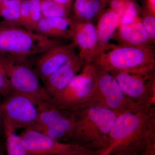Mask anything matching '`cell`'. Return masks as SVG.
<instances>
[{
    "label": "cell",
    "mask_w": 155,
    "mask_h": 155,
    "mask_svg": "<svg viewBox=\"0 0 155 155\" xmlns=\"http://www.w3.org/2000/svg\"><path fill=\"white\" fill-rule=\"evenodd\" d=\"M40 5L42 17H71V8L54 0H40Z\"/></svg>",
    "instance_id": "cell-22"
},
{
    "label": "cell",
    "mask_w": 155,
    "mask_h": 155,
    "mask_svg": "<svg viewBox=\"0 0 155 155\" xmlns=\"http://www.w3.org/2000/svg\"><path fill=\"white\" fill-rule=\"evenodd\" d=\"M120 20L119 14L110 8L103 11L99 17L96 25L98 38L99 55L114 46V45L111 43L110 41L119 27Z\"/></svg>",
    "instance_id": "cell-17"
},
{
    "label": "cell",
    "mask_w": 155,
    "mask_h": 155,
    "mask_svg": "<svg viewBox=\"0 0 155 155\" xmlns=\"http://www.w3.org/2000/svg\"><path fill=\"white\" fill-rule=\"evenodd\" d=\"M100 1L101 2L102 4L104 6V7H105L106 4L107 3L109 0H100Z\"/></svg>",
    "instance_id": "cell-33"
},
{
    "label": "cell",
    "mask_w": 155,
    "mask_h": 155,
    "mask_svg": "<svg viewBox=\"0 0 155 155\" xmlns=\"http://www.w3.org/2000/svg\"><path fill=\"white\" fill-rule=\"evenodd\" d=\"M27 155H92L97 151L74 142H64L28 129L19 134Z\"/></svg>",
    "instance_id": "cell-8"
},
{
    "label": "cell",
    "mask_w": 155,
    "mask_h": 155,
    "mask_svg": "<svg viewBox=\"0 0 155 155\" xmlns=\"http://www.w3.org/2000/svg\"><path fill=\"white\" fill-rule=\"evenodd\" d=\"M37 118L31 129L64 142H70L75 124V113L54 104L51 99L36 106Z\"/></svg>",
    "instance_id": "cell-6"
},
{
    "label": "cell",
    "mask_w": 155,
    "mask_h": 155,
    "mask_svg": "<svg viewBox=\"0 0 155 155\" xmlns=\"http://www.w3.org/2000/svg\"><path fill=\"white\" fill-rule=\"evenodd\" d=\"M112 150V148L109 147L97 151L94 153L92 155H109Z\"/></svg>",
    "instance_id": "cell-29"
},
{
    "label": "cell",
    "mask_w": 155,
    "mask_h": 155,
    "mask_svg": "<svg viewBox=\"0 0 155 155\" xmlns=\"http://www.w3.org/2000/svg\"></svg>",
    "instance_id": "cell-36"
},
{
    "label": "cell",
    "mask_w": 155,
    "mask_h": 155,
    "mask_svg": "<svg viewBox=\"0 0 155 155\" xmlns=\"http://www.w3.org/2000/svg\"><path fill=\"white\" fill-rule=\"evenodd\" d=\"M76 49L73 42L64 43L53 47L39 55L34 68L39 78L44 81L76 54Z\"/></svg>",
    "instance_id": "cell-13"
},
{
    "label": "cell",
    "mask_w": 155,
    "mask_h": 155,
    "mask_svg": "<svg viewBox=\"0 0 155 155\" xmlns=\"http://www.w3.org/2000/svg\"><path fill=\"white\" fill-rule=\"evenodd\" d=\"M125 94L143 107L155 104V72L134 73L110 72Z\"/></svg>",
    "instance_id": "cell-11"
},
{
    "label": "cell",
    "mask_w": 155,
    "mask_h": 155,
    "mask_svg": "<svg viewBox=\"0 0 155 155\" xmlns=\"http://www.w3.org/2000/svg\"><path fill=\"white\" fill-rule=\"evenodd\" d=\"M64 41L47 37L22 26L0 22V53L14 58L28 60Z\"/></svg>",
    "instance_id": "cell-4"
},
{
    "label": "cell",
    "mask_w": 155,
    "mask_h": 155,
    "mask_svg": "<svg viewBox=\"0 0 155 155\" xmlns=\"http://www.w3.org/2000/svg\"><path fill=\"white\" fill-rule=\"evenodd\" d=\"M131 1L134 0H109L107 3H109L110 8L116 11L120 17L125 5Z\"/></svg>",
    "instance_id": "cell-27"
},
{
    "label": "cell",
    "mask_w": 155,
    "mask_h": 155,
    "mask_svg": "<svg viewBox=\"0 0 155 155\" xmlns=\"http://www.w3.org/2000/svg\"><path fill=\"white\" fill-rule=\"evenodd\" d=\"M1 97L0 96V126H1V122L2 121V113H1V105H2V102L1 101Z\"/></svg>",
    "instance_id": "cell-32"
},
{
    "label": "cell",
    "mask_w": 155,
    "mask_h": 155,
    "mask_svg": "<svg viewBox=\"0 0 155 155\" xmlns=\"http://www.w3.org/2000/svg\"><path fill=\"white\" fill-rule=\"evenodd\" d=\"M1 105L2 122L12 129H31L36 122V106L28 97L11 91Z\"/></svg>",
    "instance_id": "cell-10"
},
{
    "label": "cell",
    "mask_w": 155,
    "mask_h": 155,
    "mask_svg": "<svg viewBox=\"0 0 155 155\" xmlns=\"http://www.w3.org/2000/svg\"><path fill=\"white\" fill-rule=\"evenodd\" d=\"M118 45L153 48L155 41L147 33L140 17L130 25H120L114 37Z\"/></svg>",
    "instance_id": "cell-15"
},
{
    "label": "cell",
    "mask_w": 155,
    "mask_h": 155,
    "mask_svg": "<svg viewBox=\"0 0 155 155\" xmlns=\"http://www.w3.org/2000/svg\"><path fill=\"white\" fill-rule=\"evenodd\" d=\"M42 18L40 0H22L20 10L22 27L35 31L38 23Z\"/></svg>",
    "instance_id": "cell-19"
},
{
    "label": "cell",
    "mask_w": 155,
    "mask_h": 155,
    "mask_svg": "<svg viewBox=\"0 0 155 155\" xmlns=\"http://www.w3.org/2000/svg\"><path fill=\"white\" fill-rule=\"evenodd\" d=\"M142 23L147 33L155 41V15L149 12L146 9L140 17Z\"/></svg>",
    "instance_id": "cell-25"
},
{
    "label": "cell",
    "mask_w": 155,
    "mask_h": 155,
    "mask_svg": "<svg viewBox=\"0 0 155 155\" xmlns=\"http://www.w3.org/2000/svg\"><path fill=\"white\" fill-rule=\"evenodd\" d=\"M73 17H42L35 32L49 38L72 40Z\"/></svg>",
    "instance_id": "cell-16"
},
{
    "label": "cell",
    "mask_w": 155,
    "mask_h": 155,
    "mask_svg": "<svg viewBox=\"0 0 155 155\" xmlns=\"http://www.w3.org/2000/svg\"><path fill=\"white\" fill-rule=\"evenodd\" d=\"M5 1V0H0V10H1V8H2V5Z\"/></svg>",
    "instance_id": "cell-34"
},
{
    "label": "cell",
    "mask_w": 155,
    "mask_h": 155,
    "mask_svg": "<svg viewBox=\"0 0 155 155\" xmlns=\"http://www.w3.org/2000/svg\"><path fill=\"white\" fill-rule=\"evenodd\" d=\"M148 148L133 147L112 150L109 155H147Z\"/></svg>",
    "instance_id": "cell-26"
},
{
    "label": "cell",
    "mask_w": 155,
    "mask_h": 155,
    "mask_svg": "<svg viewBox=\"0 0 155 155\" xmlns=\"http://www.w3.org/2000/svg\"><path fill=\"white\" fill-rule=\"evenodd\" d=\"M85 64L76 54L64 66L47 78L43 81V86L51 98L65 88Z\"/></svg>",
    "instance_id": "cell-14"
},
{
    "label": "cell",
    "mask_w": 155,
    "mask_h": 155,
    "mask_svg": "<svg viewBox=\"0 0 155 155\" xmlns=\"http://www.w3.org/2000/svg\"><path fill=\"white\" fill-rule=\"evenodd\" d=\"M73 110L75 124L70 142L94 151L110 147L109 134L119 114L91 104Z\"/></svg>",
    "instance_id": "cell-2"
},
{
    "label": "cell",
    "mask_w": 155,
    "mask_h": 155,
    "mask_svg": "<svg viewBox=\"0 0 155 155\" xmlns=\"http://www.w3.org/2000/svg\"><path fill=\"white\" fill-rule=\"evenodd\" d=\"M6 70L11 91L28 97L36 106L51 99L27 60L8 56Z\"/></svg>",
    "instance_id": "cell-7"
},
{
    "label": "cell",
    "mask_w": 155,
    "mask_h": 155,
    "mask_svg": "<svg viewBox=\"0 0 155 155\" xmlns=\"http://www.w3.org/2000/svg\"><path fill=\"white\" fill-rule=\"evenodd\" d=\"M22 0H5L0 10L2 22L8 25L21 26L20 10Z\"/></svg>",
    "instance_id": "cell-20"
},
{
    "label": "cell",
    "mask_w": 155,
    "mask_h": 155,
    "mask_svg": "<svg viewBox=\"0 0 155 155\" xmlns=\"http://www.w3.org/2000/svg\"><path fill=\"white\" fill-rule=\"evenodd\" d=\"M112 150L155 144V104L120 114L109 136Z\"/></svg>",
    "instance_id": "cell-1"
},
{
    "label": "cell",
    "mask_w": 155,
    "mask_h": 155,
    "mask_svg": "<svg viewBox=\"0 0 155 155\" xmlns=\"http://www.w3.org/2000/svg\"><path fill=\"white\" fill-rule=\"evenodd\" d=\"M72 6L74 19L92 22L98 19L105 7L100 0H74Z\"/></svg>",
    "instance_id": "cell-18"
},
{
    "label": "cell",
    "mask_w": 155,
    "mask_h": 155,
    "mask_svg": "<svg viewBox=\"0 0 155 155\" xmlns=\"http://www.w3.org/2000/svg\"><path fill=\"white\" fill-rule=\"evenodd\" d=\"M72 31V41L79 50L78 54L86 64H91L99 55L96 26L93 22L79 21L73 17Z\"/></svg>",
    "instance_id": "cell-12"
},
{
    "label": "cell",
    "mask_w": 155,
    "mask_h": 155,
    "mask_svg": "<svg viewBox=\"0 0 155 155\" xmlns=\"http://www.w3.org/2000/svg\"><path fill=\"white\" fill-rule=\"evenodd\" d=\"M94 67L85 64L66 87L53 96V103L69 110H74L90 103L93 86Z\"/></svg>",
    "instance_id": "cell-9"
},
{
    "label": "cell",
    "mask_w": 155,
    "mask_h": 155,
    "mask_svg": "<svg viewBox=\"0 0 155 155\" xmlns=\"http://www.w3.org/2000/svg\"><path fill=\"white\" fill-rule=\"evenodd\" d=\"M3 123L6 138V150L8 155H27L26 150L19 135L11 127Z\"/></svg>",
    "instance_id": "cell-21"
},
{
    "label": "cell",
    "mask_w": 155,
    "mask_h": 155,
    "mask_svg": "<svg viewBox=\"0 0 155 155\" xmlns=\"http://www.w3.org/2000/svg\"><path fill=\"white\" fill-rule=\"evenodd\" d=\"M141 9L135 0L127 3L120 16V25H130L140 17Z\"/></svg>",
    "instance_id": "cell-23"
},
{
    "label": "cell",
    "mask_w": 155,
    "mask_h": 155,
    "mask_svg": "<svg viewBox=\"0 0 155 155\" xmlns=\"http://www.w3.org/2000/svg\"><path fill=\"white\" fill-rule=\"evenodd\" d=\"M0 155H4L1 152V151H0Z\"/></svg>",
    "instance_id": "cell-35"
},
{
    "label": "cell",
    "mask_w": 155,
    "mask_h": 155,
    "mask_svg": "<svg viewBox=\"0 0 155 155\" xmlns=\"http://www.w3.org/2000/svg\"><path fill=\"white\" fill-rule=\"evenodd\" d=\"M8 55L0 53V96L5 97L11 92V84L7 75Z\"/></svg>",
    "instance_id": "cell-24"
},
{
    "label": "cell",
    "mask_w": 155,
    "mask_h": 155,
    "mask_svg": "<svg viewBox=\"0 0 155 155\" xmlns=\"http://www.w3.org/2000/svg\"><path fill=\"white\" fill-rule=\"evenodd\" d=\"M109 72L147 73L155 72L153 48L115 45L99 55L91 63Z\"/></svg>",
    "instance_id": "cell-3"
},
{
    "label": "cell",
    "mask_w": 155,
    "mask_h": 155,
    "mask_svg": "<svg viewBox=\"0 0 155 155\" xmlns=\"http://www.w3.org/2000/svg\"><path fill=\"white\" fill-rule=\"evenodd\" d=\"M58 4L71 8L74 0H54Z\"/></svg>",
    "instance_id": "cell-30"
},
{
    "label": "cell",
    "mask_w": 155,
    "mask_h": 155,
    "mask_svg": "<svg viewBox=\"0 0 155 155\" xmlns=\"http://www.w3.org/2000/svg\"><path fill=\"white\" fill-rule=\"evenodd\" d=\"M146 9L150 13L155 15V0H146Z\"/></svg>",
    "instance_id": "cell-28"
},
{
    "label": "cell",
    "mask_w": 155,
    "mask_h": 155,
    "mask_svg": "<svg viewBox=\"0 0 155 155\" xmlns=\"http://www.w3.org/2000/svg\"><path fill=\"white\" fill-rule=\"evenodd\" d=\"M147 155H155V145L152 146L148 149Z\"/></svg>",
    "instance_id": "cell-31"
},
{
    "label": "cell",
    "mask_w": 155,
    "mask_h": 155,
    "mask_svg": "<svg viewBox=\"0 0 155 155\" xmlns=\"http://www.w3.org/2000/svg\"><path fill=\"white\" fill-rule=\"evenodd\" d=\"M94 67L93 86L90 104L107 108L119 114L144 107L127 97L110 72Z\"/></svg>",
    "instance_id": "cell-5"
}]
</instances>
